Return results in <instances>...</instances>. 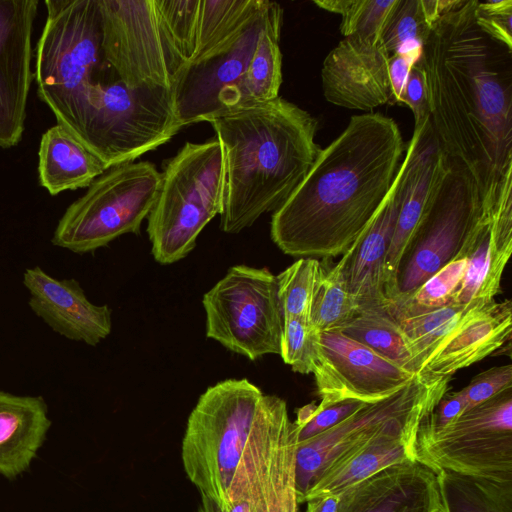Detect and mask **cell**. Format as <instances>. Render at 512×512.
Segmentation results:
<instances>
[{"instance_id":"cell-1","label":"cell","mask_w":512,"mask_h":512,"mask_svg":"<svg viewBox=\"0 0 512 512\" xmlns=\"http://www.w3.org/2000/svg\"><path fill=\"white\" fill-rule=\"evenodd\" d=\"M476 5L461 0L443 14L419 61L438 146L468 170L490 206L512 168V49L479 28Z\"/></svg>"},{"instance_id":"cell-2","label":"cell","mask_w":512,"mask_h":512,"mask_svg":"<svg viewBox=\"0 0 512 512\" xmlns=\"http://www.w3.org/2000/svg\"><path fill=\"white\" fill-rule=\"evenodd\" d=\"M397 123L381 113L350 118L311 170L273 212L271 238L287 255L342 256L369 225L402 163Z\"/></svg>"},{"instance_id":"cell-3","label":"cell","mask_w":512,"mask_h":512,"mask_svg":"<svg viewBox=\"0 0 512 512\" xmlns=\"http://www.w3.org/2000/svg\"><path fill=\"white\" fill-rule=\"evenodd\" d=\"M222 145L225 200L220 228L230 234L275 212L301 184L321 148L318 120L277 97L209 121Z\"/></svg>"},{"instance_id":"cell-4","label":"cell","mask_w":512,"mask_h":512,"mask_svg":"<svg viewBox=\"0 0 512 512\" xmlns=\"http://www.w3.org/2000/svg\"><path fill=\"white\" fill-rule=\"evenodd\" d=\"M36 44L37 95L86 148L126 88L102 48L99 0H46Z\"/></svg>"},{"instance_id":"cell-5","label":"cell","mask_w":512,"mask_h":512,"mask_svg":"<svg viewBox=\"0 0 512 512\" xmlns=\"http://www.w3.org/2000/svg\"><path fill=\"white\" fill-rule=\"evenodd\" d=\"M270 395L247 379H228L209 387L191 411L181 459L200 495L228 503L248 444Z\"/></svg>"},{"instance_id":"cell-6","label":"cell","mask_w":512,"mask_h":512,"mask_svg":"<svg viewBox=\"0 0 512 512\" xmlns=\"http://www.w3.org/2000/svg\"><path fill=\"white\" fill-rule=\"evenodd\" d=\"M155 203L148 215L152 254L161 264L187 256L204 227L222 214L225 162L217 138L186 142L165 162Z\"/></svg>"},{"instance_id":"cell-7","label":"cell","mask_w":512,"mask_h":512,"mask_svg":"<svg viewBox=\"0 0 512 512\" xmlns=\"http://www.w3.org/2000/svg\"><path fill=\"white\" fill-rule=\"evenodd\" d=\"M161 173L147 161L106 169L68 206L54 230V246L85 254L127 233H139L161 184Z\"/></svg>"},{"instance_id":"cell-8","label":"cell","mask_w":512,"mask_h":512,"mask_svg":"<svg viewBox=\"0 0 512 512\" xmlns=\"http://www.w3.org/2000/svg\"><path fill=\"white\" fill-rule=\"evenodd\" d=\"M450 379L416 374L390 396L365 404L334 427L297 443L299 504L320 472L343 452L381 436L417 434L424 419L448 392Z\"/></svg>"},{"instance_id":"cell-9","label":"cell","mask_w":512,"mask_h":512,"mask_svg":"<svg viewBox=\"0 0 512 512\" xmlns=\"http://www.w3.org/2000/svg\"><path fill=\"white\" fill-rule=\"evenodd\" d=\"M102 48L130 89L172 87L187 61L158 0H99Z\"/></svg>"},{"instance_id":"cell-10","label":"cell","mask_w":512,"mask_h":512,"mask_svg":"<svg viewBox=\"0 0 512 512\" xmlns=\"http://www.w3.org/2000/svg\"><path fill=\"white\" fill-rule=\"evenodd\" d=\"M415 459L435 473L512 479V389L464 411L441 428H428L423 421Z\"/></svg>"},{"instance_id":"cell-11","label":"cell","mask_w":512,"mask_h":512,"mask_svg":"<svg viewBox=\"0 0 512 512\" xmlns=\"http://www.w3.org/2000/svg\"><path fill=\"white\" fill-rule=\"evenodd\" d=\"M202 303L208 338L250 360L280 354L284 316L276 276L268 269L231 267Z\"/></svg>"},{"instance_id":"cell-12","label":"cell","mask_w":512,"mask_h":512,"mask_svg":"<svg viewBox=\"0 0 512 512\" xmlns=\"http://www.w3.org/2000/svg\"><path fill=\"white\" fill-rule=\"evenodd\" d=\"M482 211L483 202L471 174L444 155L424 214L400 265L397 296L392 304L456 258Z\"/></svg>"},{"instance_id":"cell-13","label":"cell","mask_w":512,"mask_h":512,"mask_svg":"<svg viewBox=\"0 0 512 512\" xmlns=\"http://www.w3.org/2000/svg\"><path fill=\"white\" fill-rule=\"evenodd\" d=\"M280 8L266 0L225 39L184 67L172 87L175 114L182 127L226 114L263 30Z\"/></svg>"},{"instance_id":"cell-14","label":"cell","mask_w":512,"mask_h":512,"mask_svg":"<svg viewBox=\"0 0 512 512\" xmlns=\"http://www.w3.org/2000/svg\"><path fill=\"white\" fill-rule=\"evenodd\" d=\"M297 430L286 402L270 395L238 467L230 501L249 493L253 512H298Z\"/></svg>"},{"instance_id":"cell-15","label":"cell","mask_w":512,"mask_h":512,"mask_svg":"<svg viewBox=\"0 0 512 512\" xmlns=\"http://www.w3.org/2000/svg\"><path fill=\"white\" fill-rule=\"evenodd\" d=\"M312 374L322 404L344 400L374 403L416 375L338 329L319 333Z\"/></svg>"},{"instance_id":"cell-16","label":"cell","mask_w":512,"mask_h":512,"mask_svg":"<svg viewBox=\"0 0 512 512\" xmlns=\"http://www.w3.org/2000/svg\"><path fill=\"white\" fill-rule=\"evenodd\" d=\"M512 174L506 173L494 202L483 211L456 258L466 257L467 267L453 302L467 307L495 300L503 271L512 252ZM455 258V259H456Z\"/></svg>"},{"instance_id":"cell-17","label":"cell","mask_w":512,"mask_h":512,"mask_svg":"<svg viewBox=\"0 0 512 512\" xmlns=\"http://www.w3.org/2000/svg\"><path fill=\"white\" fill-rule=\"evenodd\" d=\"M39 2L0 0V148L16 146L25 130L34 78L32 33Z\"/></svg>"},{"instance_id":"cell-18","label":"cell","mask_w":512,"mask_h":512,"mask_svg":"<svg viewBox=\"0 0 512 512\" xmlns=\"http://www.w3.org/2000/svg\"><path fill=\"white\" fill-rule=\"evenodd\" d=\"M389 57L380 41L358 34L344 37L323 61L325 99L336 106L361 111L394 104Z\"/></svg>"},{"instance_id":"cell-19","label":"cell","mask_w":512,"mask_h":512,"mask_svg":"<svg viewBox=\"0 0 512 512\" xmlns=\"http://www.w3.org/2000/svg\"><path fill=\"white\" fill-rule=\"evenodd\" d=\"M443 158L429 119L414 127L400 166L401 200L384 262L386 295L390 303L397 296L398 271L424 214Z\"/></svg>"},{"instance_id":"cell-20","label":"cell","mask_w":512,"mask_h":512,"mask_svg":"<svg viewBox=\"0 0 512 512\" xmlns=\"http://www.w3.org/2000/svg\"><path fill=\"white\" fill-rule=\"evenodd\" d=\"M338 498L336 512H445L436 473L417 460L384 467Z\"/></svg>"},{"instance_id":"cell-21","label":"cell","mask_w":512,"mask_h":512,"mask_svg":"<svg viewBox=\"0 0 512 512\" xmlns=\"http://www.w3.org/2000/svg\"><path fill=\"white\" fill-rule=\"evenodd\" d=\"M23 284L30 309L57 334L90 346L110 334L111 309L93 304L77 280L56 279L35 266L24 271Z\"/></svg>"},{"instance_id":"cell-22","label":"cell","mask_w":512,"mask_h":512,"mask_svg":"<svg viewBox=\"0 0 512 512\" xmlns=\"http://www.w3.org/2000/svg\"><path fill=\"white\" fill-rule=\"evenodd\" d=\"M401 166V165H400ZM401 167L373 219L342 255L350 294L358 311L390 309L386 295L384 262L401 200Z\"/></svg>"},{"instance_id":"cell-23","label":"cell","mask_w":512,"mask_h":512,"mask_svg":"<svg viewBox=\"0 0 512 512\" xmlns=\"http://www.w3.org/2000/svg\"><path fill=\"white\" fill-rule=\"evenodd\" d=\"M511 332L510 300L475 306L428 356L418 374L451 377L496 352L510 340Z\"/></svg>"},{"instance_id":"cell-24","label":"cell","mask_w":512,"mask_h":512,"mask_svg":"<svg viewBox=\"0 0 512 512\" xmlns=\"http://www.w3.org/2000/svg\"><path fill=\"white\" fill-rule=\"evenodd\" d=\"M51 426L42 396L0 390V475L13 479L25 472Z\"/></svg>"},{"instance_id":"cell-25","label":"cell","mask_w":512,"mask_h":512,"mask_svg":"<svg viewBox=\"0 0 512 512\" xmlns=\"http://www.w3.org/2000/svg\"><path fill=\"white\" fill-rule=\"evenodd\" d=\"M416 437L417 434L381 436L343 452L320 472L303 503L321 496L338 495L384 467L416 460Z\"/></svg>"},{"instance_id":"cell-26","label":"cell","mask_w":512,"mask_h":512,"mask_svg":"<svg viewBox=\"0 0 512 512\" xmlns=\"http://www.w3.org/2000/svg\"><path fill=\"white\" fill-rule=\"evenodd\" d=\"M106 166L59 124L41 137L38 152L39 182L51 195L88 187Z\"/></svg>"},{"instance_id":"cell-27","label":"cell","mask_w":512,"mask_h":512,"mask_svg":"<svg viewBox=\"0 0 512 512\" xmlns=\"http://www.w3.org/2000/svg\"><path fill=\"white\" fill-rule=\"evenodd\" d=\"M283 24L280 8L263 30L248 69L234 91L227 113L278 97L282 84V53L279 40Z\"/></svg>"},{"instance_id":"cell-28","label":"cell","mask_w":512,"mask_h":512,"mask_svg":"<svg viewBox=\"0 0 512 512\" xmlns=\"http://www.w3.org/2000/svg\"><path fill=\"white\" fill-rule=\"evenodd\" d=\"M436 475L445 512H512V479Z\"/></svg>"},{"instance_id":"cell-29","label":"cell","mask_w":512,"mask_h":512,"mask_svg":"<svg viewBox=\"0 0 512 512\" xmlns=\"http://www.w3.org/2000/svg\"><path fill=\"white\" fill-rule=\"evenodd\" d=\"M338 330L414 373L412 355L405 335L398 321L388 311H358Z\"/></svg>"},{"instance_id":"cell-30","label":"cell","mask_w":512,"mask_h":512,"mask_svg":"<svg viewBox=\"0 0 512 512\" xmlns=\"http://www.w3.org/2000/svg\"><path fill=\"white\" fill-rule=\"evenodd\" d=\"M358 312V306L349 292L345 262L322 268L314 291L309 322L318 331L338 329Z\"/></svg>"},{"instance_id":"cell-31","label":"cell","mask_w":512,"mask_h":512,"mask_svg":"<svg viewBox=\"0 0 512 512\" xmlns=\"http://www.w3.org/2000/svg\"><path fill=\"white\" fill-rule=\"evenodd\" d=\"M431 28L421 0H395L382 27L379 41L389 55H402L416 63Z\"/></svg>"},{"instance_id":"cell-32","label":"cell","mask_w":512,"mask_h":512,"mask_svg":"<svg viewBox=\"0 0 512 512\" xmlns=\"http://www.w3.org/2000/svg\"><path fill=\"white\" fill-rule=\"evenodd\" d=\"M473 307L451 302L436 310L398 321L412 355L415 374H418L428 356L446 339Z\"/></svg>"},{"instance_id":"cell-33","label":"cell","mask_w":512,"mask_h":512,"mask_svg":"<svg viewBox=\"0 0 512 512\" xmlns=\"http://www.w3.org/2000/svg\"><path fill=\"white\" fill-rule=\"evenodd\" d=\"M466 267V257L450 261L411 294L393 303L389 313L399 321L450 304L463 280Z\"/></svg>"},{"instance_id":"cell-34","label":"cell","mask_w":512,"mask_h":512,"mask_svg":"<svg viewBox=\"0 0 512 512\" xmlns=\"http://www.w3.org/2000/svg\"><path fill=\"white\" fill-rule=\"evenodd\" d=\"M323 265L311 257L295 261L276 276L278 297L284 318L309 321L314 291Z\"/></svg>"},{"instance_id":"cell-35","label":"cell","mask_w":512,"mask_h":512,"mask_svg":"<svg viewBox=\"0 0 512 512\" xmlns=\"http://www.w3.org/2000/svg\"><path fill=\"white\" fill-rule=\"evenodd\" d=\"M319 333L305 319L284 318L280 355L293 371L301 374L312 373Z\"/></svg>"},{"instance_id":"cell-36","label":"cell","mask_w":512,"mask_h":512,"mask_svg":"<svg viewBox=\"0 0 512 512\" xmlns=\"http://www.w3.org/2000/svg\"><path fill=\"white\" fill-rule=\"evenodd\" d=\"M365 404L357 400H344L330 404L311 403L301 407L293 421L297 430V443L334 427Z\"/></svg>"},{"instance_id":"cell-37","label":"cell","mask_w":512,"mask_h":512,"mask_svg":"<svg viewBox=\"0 0 512 512\" xmlns=\"http://www.w3.org/2000/svg\"><path fill=\"white\" fill-rule=\"evenodd\" d=\"M395 0H349L342 13L340 32L346 37L358 34L379 41L384 22Z\"/></svg>"},{"instance_id":"cell-38","label":"cell","mask_w":512,"mask_h":512,"mask_svg":"<svg viewBox=\"0 0 512 512\" xmlns=\"http://www.w3.org/2000/svg\"><path fill=\"white\" fill-rule=\"evenodd\" d=\"M475 21L484 33L512 49V0L477 1Z\"/></svg>"},{"instance_id":"cell-39","label":"cell","mask_w":512,"mask_h":512,"mask_svg":"<svg viewBox=\"0 0 512 512\" xmlns=\"http://www.w3.org/2000/svg\"><path fill=\"white\" fill-rule=\"evenodd\" d=\"M512 389V365L495 366L472 378L463 388L467 410Z\"/></svg>"},{"instance_id":"cell-40","label":"cell","mask_w":512,"mask_h":512,"mask_svg":"<svg viewBox=\"0 0 512 512\" xmlns=\"http://www.w3.org/2000/svg\"><path fill=\"white\" fill-rule=\"evenodd\" d=\"M400 104L408 106L414 116V127L429 119L428 91L423 68L418 60L410 69Z\"/></svg>"},{"instance_id":"cell-41","label":"cell","mask_w":512,"mask_h":512,"mask_svg":"<svg viewBox=\"0 0 512 512\" xmlns=\"http://www.w3.org/2000/svg\"><path fill=\"white\" fill-rule=\"evenodd\" d=\"M415 63L409 58L393 54L388 60V74L394 103L401 102V96L411 67Z\"/></svg>"},{"instance_id":"cell-42","label":"cell","mask_w":512,"mask_h":512,"mask_svg":"<svg viewBox=\"0 0 512 512\" xmlns=\"http://www.w3.org/2000/svg\"><path fill=\"white\" fill-rule=\"evenodd\" d=\"M196 512H253V501L249 494L228 503H218L207 496L201 495V501Z\"/></svg>"}]
</instances>
